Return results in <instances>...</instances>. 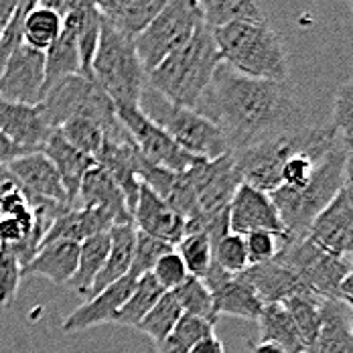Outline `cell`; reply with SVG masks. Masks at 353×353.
<instances>
[{
	"label": "cell",
	"mask_w": 353,
	"mask_h": 353,
	"mask_svg": "<svg viewBox=\"0 0 353 353\" xmlns=\"http://www.w3.org/2000/svg\"><path fill=\"white\" fill-rule=\"evenodd\" d=\"M221 130L230 150H242L301 126V108L286 81L248 77L219 63L193 108Z\"/></svg>",
	"instance_id": "cell-1"
},
{
	"label": "cell",
	"mask_w": 353,
	"mask_h": 353,
	"mask_svg": "<svg viewBox=\"0 0 353 353\" xmlns=\"http://www.w3.org/2000/svg\"><path fill=\"white\" fill-rule=\"evenodd\" d=\"M219 63L221 55L212 29L201 25L181 49L165 57L154 70L148 71L146 83L173 104L195 108L212 83L213 73Z\"/></svg>",
	"instance_id": "cell-2"
},
{
	"label": "cell",
	"mask_w": 353,
	"mask_h": 353,
	"mask_svg": "<svg viewBox=\"0 0 353 353\" xmlns=\"http://www.w3.org/2000/svg\"><path fill=\"white\" fill-rule=\"evenodd\" d=\"M221 63L256 79H288V57L281 37L266 21H234L212 29Z\"/></svg>",
	"instance_id": "cell-3"
},
{
	"label": "cell",
	"mask_w": 353,
	"mask_h": 353,
	"mask_svg": "<svg viewBox=\"0 0 353 353\" xmlns=\"http://www.w3.org/2000/svg\"><path fill=\"white\" fill-rule=\"evenodd\" d=\"M92 77L116 108L139 106L148 73L137 53L134 37L102 19L98 47L92 59Z\"/></svg>",
	"instance_id": "cell-4"
},
{
	"label": "cell",
	"mask_w": 353,
	"mask_h": 353,
	"mask_svg": "<svg viewBox=\"0 0 353 353\" xmlns=\"http://www.w3.org/2000/svg\"><path fill=\"white\" fill-rule=\"evenodd\" d=\"M345 144L341 142L319 163L313 176L296 189L279 187L270 193L288 238L307 236L311 223L343 187Z\"/></svg>",
	"instance_id": "cell-5"
},
{
	"label": "cell",
	"mask_w": 353,
	"mask_h": 353,
	"mask_svg": "<svg viewBox=\"0 0 353 353\" xmlns=\"http://www.w3.org/2000/svg\"><path fill=\"white\" fill-rule=\"evenodd\" d=\"M41 112L51 128H59L68 120L85 118L104 126L110 139H126L128 132L116 116V106L100 88V83L83 73L68 75L53 83L43 100Z\"/></svg>",
	"instance_id": "cell-6"
},
{
	"label": "cell",
	"mask_w": 353,
	"mask_h": 353,
	"mask_svg": "<svg viewBox=\"0 0 353 353\" xmlns=\"http://www.w3.org/2000/svg\"><path fill=\"white\" fill-rule=\"evenodd\" d=\"M139 108L191 157L217 159L232 152L221 130L212 120H208L193 108L173 104L171 100L154 92L148 83L142 92Z\"/></svg>",
	"instance_id": "cell-7"
},
{
	"label": "cell",
	"mask_w": 353,
	"mask_h": 353,
	"mask_svg": "<svg viewBox=\"0 0 353 353\" xmlns=\"http://www.w3.org/2000/svg\"><path fill=\"white\" fill-rule=\"evenodd\" d=\"M201 25H205V19L199 0H169L134 39L137 53L146 73L181 49Z\"/></svg>",
	"instance_id": "cell-8"
},
{
	"label": "cell",
	"mask_w": 353,
	"mask_h": 353,
	"mask_svg": "<svg viewBox=\"0 0 353 353\" xmlns=\"http://www.w3.org/2000/svg\"><path fill=\"white\" fill-rule=\"evenodd\" d=\"M313 134L315 126H299L232 152L242 183H248L266 193L276 191L281 187V171L284 163L294 152L305 148Z\"/></svg>",
	"instance_id": "cell-9"
},
{
	"label": "cell",
	"mask_w": 353,
	"mask_h": 353,
	"mask_svg": "<svg viewBox=\"0 0 353 353\" xmlns=\"http://www.w3.org/2000/svg\"><path fill=\"white\" fill-rule=\"evenodd\" d=\"M276 258L319 299H339V284L352 270L347 258L333 256L307 236L286 240Z\"/></svg>",
	"instance_id": "cell-10"
},
{
	"label": "cell",
	"mask_w": 353,
	"mask_h": 353,
	"mask_svg": "<svg viewBox=\"0 0 353 353\" xmlns=\"http://www.w3.org/2000/svg\"><path fill=\"white\" fill-rule=\"evenodd\" d=\"M116 116L120 124L124 126V130L128 132V137L132 139L134 146L139 148V152L152 165L173 171V173H183L197 159V157H191L187 150H183L139 106L116 108Z\"/></svg>",
	"instance_id": "cell-11"
},
{
	"label": "cell",
	"mask_w": 353,
	"mask_h": 353,
	"mask_svg": "<svg viewBox=\"0 0 353 353\" xmlns=\"http://www.w3.org/2000/svg\"><path fill=\"white\" fill-rule=\"evenodd\" d=\"M199 212H219L230 208V201L242 185L240 171L232 152L217 159H195L187 169Z\"/></svg>",
	"instance_id": "cell-12"
},
{
	"label": "cell",
	"mask_w": 353,
	"mask_h": 353,
	"mask_svg": "<svg viewBox=\"0 0 353 353\" xmlns=\"http://www.w3.org/2000/svg\"><path fill=\"white\" fill-rule=\"evenodd\" d=\"M45 94V53L19 45L0 71V98L17 104H41Z\"/></svg>",
	"instance_id": "cell-13"
},
{
	"label": "cell",
	"mask_w": 353,
	"mask_h": 353,
	"mask_svg": "<svg viewBox=\"0 0 353 353\" xmlns=\"http://www.w3.org/2000/svg\"><path fill=\"white\" fill-rule=\"evenodd\" d=\"M203 284L213 296V309L219 315L256 321L262 313L264 303L252 288L242 274H230L223 268H219L215 262L208 268V272L201 276Z\"/></svg>",
	"instance_id": "cell-14"
},
{
	"label": "cell",
	"mask_w": 353,
	"mask_h": 353,
	"mask_svg": "<svg viewBox=\"0 0 353 353\" xmlns=\"http://www.w3.org/2000/svg\"><path fill=\"white\" fill-rule=\"evenodd\" d=\"M230 230L238 236H248L252 232H274L288 238L270 193L248 183L238 187L230 201Z\"/></svg>",
	"instance_id": "cell-15"
},
{
	"label": "cell",
	"mask_w": 353,
	"mask_h": 353,
	"mask_svg": "<svg viewBox=\"0 0 353 353\" xmlns=\"http://www.w3.org/2000/svg\"><path fill=\"white\" fill-rule=\"evenodd\" d=\"M307 238H311L317 246L331 252L339 258L353 256V205L343 191L335 195V199L319 213L311 223Z\"/></svg>",
	"instance_id": "cell-16"
},
{
	"label": "cell",
	"mask_w": 353,
	"mask_h": 353,
	"mask_svg": "<svg viewBox=\"0 0 353 353\" xmlns=\"http://www.w3.org/2000/svg\"><path fill=\"white\" fill-rule=\"evenodd\" d=\"M132 225L161 242L176 246L185 234V217L161 199L148 185L141 183L139 199L132 210Z\"/></svg>",
	"instance_id": "cell-17"
},
{
	"label": "cell",
	"mask_w": 353,
	"mask_h": 353,
	"mask_svg": "<svg viewBox=\"0 0 353 353\" xmlns=\"http://www.w3.org/2000/svg\"><path fill=\"white\" fill-rule=\"evenodd\" d=\"M137 281L139 279H134L132 274H126L124 279L116 281L114 284L106 286L104 290L90 296L83 305L73 309L65 317V321L61 323V331L63 333H79V331H85L92 327L112 323L114 315L120 311V307L126 303L128 294L132 292Z\"/></svg>",
	"instance_id": "cell-18"
},
{
	"label": "cell",
	"mask_w": 353,
	"mask_h": 353,
	"mask_svg": "<svg viewBox=\"0 0 353 353\" xmlns=\"http://www.w3.org/2000/svg\"><path fill=\"white\" fill-rule=\"evenodd\" d=\"M6 167L21 183V187L25 189L29 199H43V201H55V203L70 205V199H68L61 179L57 175L55 167L51 165V161L41 150L23 154V157L14 159L12 163H8Z\"/></svg>",
	"instance_id": "cell-19"
},
{
	"label": "cell",
	"mask_w": 353,
	"mask_h": 353,
	"mask_svg": "<svg viewBox=\"0 0 353 353\" xmlns=\"http://www.w3.org/2000/svg\"><path fill=\"white\" fill-rule=\"evenodd\" d=\"M75 208L102 210L114 219V223H132V212L122 189L118 187L114 176L98 163L83 176Z\"/></svg>",
	"instance_id": "cell-20"
},
{
	"label": "cell",
	"mask_w": 353,
	"mask_h": 353,
	"mask_svg": "<svg viewBox=\"0 0 353 353\" xmlns=\"http://www.w3.org/2000/svg\"><path fill=\"white\" fill-rule=\"evenodd\" d=\"M55 128L49 126L39 104H17L0 98V132L27 150H41Z\"/></svg>",
	"instance_id": "cell-21"
},
{
	"label": "cell",
	"mask_w": 353,
	"mask_h": 353,
	"mask_svg": "<svg viewBox=\"0 0 353 353\" xmlns=\"http://www.w3.org/2000/svg\"><path fill=\"white\" fill-rule=\"evenodd\" d=\"M242 276L252 284V288L264 305L284 303L299 294H311L305 288V284L299 281V276L279 258L264 264L248 266Z\"/></svg>",
	"instance_id": "cell-22"
},
{
	"label": "cell",
	"mask_w": 353,
	"mask_h": 353,
	"mask_svg": "<svg viewBox=\"0 0 353 353\" xmlns=\"http://www.w3.org/2000/svg\"><path fill=\"white\" fill-rule=\"evenodd\" d=\"M41 152L51 161V165L55 167L57 175L63 183V189L68 193L71 208H75L77 201V193L81 187V181L85 173L96 165V161L83 152H79L75 146H71L70 142L65 141V137L59 132V128H55L49 139L45 141Z\"/></svg>",
	"instance_id": "cell-23"
},
{
	"label": "cell",
	"mask_w": 353,
	"mask_h": 353,
	"mask_svg": "<svg viewBox=\"0 0 353 353\" xmlns=\"http://www.w3.org/2000/svg\"><path fill=\"white\" fill-rule=\"evenodd\" d=\"M319 333L311 353H353V313L339 299H321Z\"/></svg>",
	"instance_id": "cell-24"
},
{
	"label": "cell",
	"mask_w": 353,
	"mask_h": 353,
	"mask_svg": "<svg viewBox=\"0 0 353 353\" xmlns=\"http://www.w3.org/2000/svg\"><path fill=\"white\" fill-rule=\"evenodd\" d=\"M114 219L102 210L94 208H71L63 215H59L47 230L43 246L53 242H75L81 244L83 240L106 234L114 228ZM41 246V248H43Z\"/></svg>",
	"instance_id": "cell-25"
},
{
	"label": "cell",
	"mask_w": 353,
	"mask_h": 353,
	"mask_svg": "<svg viewBox=\"0 0 353 353\" xmlns=\"http://www.w3.org/2000/svg\"><path fill=\"white\" fill-rule=\"evenodd\" d=\"M77 256H79V244L75 242H53L45 244L21 268L23 281L29 279H47L49 283L68 284L77 268Z\"/></svg>",
	"instance_id": "cell-26"
},
{
	"label": "cell",
	"mask_w": 353,
	"mask_h": 353,
	"mask_svg": "<svg viewBox=\"0 0 353 353\" xmlns=\"http://www.w3.org/2000/svg\"><path fill=\"white\" fill-rule=\"evenodd\" d=\"M102 17L94 6V0H65L63 27L77 39L81 55V73L92 77V59L98 47Z\"/></svg>",
	"instance_id": "cell-27"
},
{
	"label": "cell",
	"mask_w": 353,
	"mask_h": 353,
	"mask_svg": "<svg viewBox=\"0 0 353 353\" xmlns=\"http://www.w3.org/2000/svg\"><path fill=\"white\" fill-rule=\"evenodd\" d=\"M134 244H137V228L132 223H116L110 230V252L106 262L92 286L90 296L104 290L106 286L130 274L132 258H134ZM88 296V299H90Z\"/></svg>",
	"instance_id": "cell-28"
},
{
	"label": "cell",
	"mask_w": 353,
	"mask_h": 353,
	"mask_svg": "<svg viewBox=\"0 0 353 353\" xmlns=\"http://www.w3.org/2000/svg\"><path fill=\"white\" fill-rule=\"evenodd\" d=\"M256 323H258L260 341L274 343V345L283 347L286 353H307L301 337H299V331L292 323V317L288 315L283 303L264 305Z\"/></svg>",
	"instance_id": "cell-29"
},
{
	"label": "cell",
	"mask_w": 353,
	"mask_h": 353,
	"mask_svg": "<svg viewBox=\"0 0 353 353\" xmlns=\"http://www.w3.org/2000/svg\"><path fill=\"white\" fill-rule=\"evenodd\" d=\"M110 252V232L92 236L79 244V256H77V268L75 274L68 283L71 290H75L81 296H90L92 286L96 283L104 262Z\"/></svg>",
	"instance_id": "cell-30"
},
{
	"label": "cell",
	"mask_w": 353,
	"mask_h": 353,
	"mask_svg": "<svg viewBox=\"0 0 353 353\" xmlns=\"http://www.w3.org/2000/svg\"><path fill=\"white\" fill-rule=\"evenodd\" d=\"M77 73H81L79 45L75 35L63 27L55 43L45 51V92L59 79Z\"/></svg>",
	"instance_id": "cell-31"
},
{
	"label": "cell",
	"mask_w": 353,
	"mask_h": 353,
	"mask_svg": "<svg viewBox=\"0 0 353 353\" xmlns=\"http://www.w3.org/2000/svg\"><path fill=\"white\" fill-rule=\"evenodd\" d=\"M167 290L157 283V279L148 272V274H142L141 279L137 281L132 292L128 294L126 303L120 307V311L114 315L112 323L114 325H122V327H139L141 321L148 311L157 305V301L165 294Z\"/></svg>",
	"instance_id": "cell-32"
},
{
	"label": "cell",
	"mask_w": 353,
	"mask_h": 353,
	"mask_svg": "<svg viewBox=\"0 0 353 353\" xmlns=\"http://www.w3.org/2000/svg\"><path fill=\"white\" fill-rule=\"evenodd\" d=\"M210 29L234 21H266L258 0H199Z\"/></svg>",
	"instance_id": "cell-33"
},
{
	"label": "cell",
	"mask_w": 353,
	"mask_h": 353,
	"mask_svg": "<svg viewBox=\"0 0 353 353\" xmlns=\"http://www.w3.org/2000/svg\"><path fill=\"white\" fill-rule=\"evenodd\" d=\"M181 315H183V309H181L176 296L173 294V290H167L157 301V305L148 311V315L142 319L137 329L144 333L154 345H159L173 333Z\"/></svg>",
	"instance_id": "cell-34"
},
{
	"label": "cell",
	"mask_w": 353,
	"mask_h": 353,
	"mask_svg": "<svg viewBox=\"0 0 353 353\" xmlns=\"http://www.w3.org/2000/svg\"><path fill=\"white\" fill-rule=\"evenodd\" d=\"M61 29H63V17L53 8L37 4L25 21L23 43L45 53L55 43Z\"/></svg>",
	"instance_id": "cell-35"
},
{
	"label": "cell",
	"mask_w": 353,
	"mask_h": 353,
	"mask_svg": "<svg viewBox=\"0 0 353 353\" xmlns=\"http://www.w3.org/2000/svg\"><path fill=\"white\" fill-rule=\"evenodd\" d=\"M288 315L292 317V323L299 331V337L305 345L307 353L313 352L319 333V305L321 299L315 294H299L283 303Z\"/></svg>",
	"instance_id": "cell-36"
},
{
	"label": "cell",
	"mask_w": 353,
	"mask_h": 353,
	"mask_svg": "<svg viewBox=\"0 0 353 353\" xmlns=\"http://www.w3.org/2000/svg\"><path fill=\"white\" fill-rule=\"evenodd\" d=\"M59 132L65 137V141L70 142L71 146H75L79 152L92 157L94 161L102 152L104 144L110 139L104 126H100L94 120H85V118L68 120L65 124L59 126Z\"/></svg>",
	"instance_id": "cell-37"
},
{
	"label": "cell",
	"mask_w": 353,
	"mask_h": 353,
	"mask_svg": "<svg viewBox=\"0 0 353 353\" xmlns=\"http://www.w3.org/2000/svg\"><path fill=\"white\" fill-rule=\"evenodd\" d=\"M181 309L185 315H195V317L205 319L213 325H217V313L213 309V296L203 284L201 279L197 276H187V281L176 286L173 290Z\"/></svg>",
	"instance_id": "cell-38"
},
{
	"label": "cell",
	"mask_w": 353,
	"mask_h": 353,
	"mask_svg": "<svg viewBox=\"0 0 353 353\" xmlns=\"http://www.w3.org/2000/svg\"><path fill=\"white\" fill-rule=\"evenodd\" d=\"M176 254L187 266L189 276L201 279L213 262V246L203 234H185L175 246Z\"/></svg>",
	"instance_id": "cell-39"
},
{
	"label": "cell",
	"mask_w": 353,
	"mask_h": 353,
	"mask_svg": "<svg viewBox=\"0 0 353 353\" xmlns=\"http://www.w3.org/2000/svg\"><path fill=\"white\" fill-rule=\"evenodd\" d=\"M213 262L230 274H242L250 266L244 236L228 234L213 246Z\"/></svg>",
	"instance_id": "cell-40"
},
{
	"label": "cell",
	"mask_w": 353,
	"mask_h": 353,
	"mask_svg": "<svg viewBox=\"0 0 353 353\" xmlns=\"http://www.w3.org/2000/svg\"><path fill=\"white\" fill-rule=\"evenodd\" d=\"M167 2L169 0H130L122 19L114 27H118L122 33L137 39V35H141Z\"/></svg>",
	"instance_id": "cell-41"
},
{
	"label": "cell",
	"mask_w": 353,
	"mask_h": 353,
	"mask_svg": "<svg viewBox=\"0 0 353 353\" xmlns=\"http://www.w3.org/2000/svg\"><path fill=\"white\" fill-rule=\"evenodd\" d=\"M39 4V0H19V6L10 19V23L6 25L4 33L0 37V71L4 70L8 57L12 55V51L23 45V33H25V21L29 17V12Z\"/></svg>",
	"instance_id": "cell-42"
},
{
	"label": "cell",
	"mask_w": 353,
	"mask_h": 353,
	"mask_svg": "<svg viewBox=\"0 0 353 353\" xmlns=\"http://www.w3.org/2000/svg\"><path fill=\"white\" fill-rule=\"evenodd\" d=\"M175 246L167 244V242H161L152 236H146L137 230V244H134V258H132V268H130V274L134 279H141L142 274H148L154 266V262L171 252Z\"/></svg>",
	"instance_id": "cell-43"
},
{
	"label": "cell",
	"mask_w": 353,
	"mask_h": 353,
	"mask_svg": "<svg viewBox=\"0 0 353 353\" xmlns=\"http://www.w3.org/2000/svg\"><path fill=\"white\" fill-rule=\"evenodd\" d=\"M329 124L337 130L341 139L353 141V77L337 88Z\"/></svg>",
	"instance_id": "cell-44"
},
{
	"label": "cell",
	"mask_w": 353,
	"mask_h": 353,
	"mask_svg": "<svg viewBox=\"0 0 353 353\" xmlns=\"http://www.w3.org/2000/svg\"><path fill=\"white\" fill-rule=\"evenodd\" d=\"M244 240H246L248 262L250 266H254V264H264V262L274 260L284 242L290 238L274 234V232H252L244 236Z\"/></svg>",
	"instance_id": "cell-45"
},
{
	"label": "cell",
	"mask_w": 353,
	"mask_h": 353,
	"mask_svg": "<svg viewBox=\"0 0 353 353\" xmlns=\"http://www.w3.org/2000/svg\"><path fill=\"white\" fill-rule=\"evenodd\" d=\"M21 264L8 248H0V307H10L23 283Z\"/></svg>",
	"instance_id": "cell-46"
},
{
	"label": "cell",
	"mask_w": 353,
	"mask_h": 353,
	"mask_svg": "<svg viewBox=\"0 0 353 353\" xmlns=\"http://www.w3.org/2000/svg\"><path fill=\"white\" fill-rule=\"evenodd\" d=\"M150 274L157 279V283L161 284L165 290H175L176 286H181V284L187 281V276H189L187 266H185V262L181 260V256L176 254L175 248H173L171 252L163 254V256L154 262Z\"/></svg>",
	"instance_id": "cell-47"
},
{
	"label": "cell",
	"mask_w": 353,
	"mask_h": 353,
	"mask_svg": "<svg viewBox=\"0 0 353 353\" xmlns=\"http://www.w3.org/2000/svg\"><path fill=\"white\" fill-rule=\"evenodd\" d=\"M215 333V325L205 321L201 317H195V315H181L179 323L173 329V337H175L179 343H183L185 347H193L199 339L208 337V335H213Z\"/></svg>",
	"instance_id": "cell-48"
},
{
	"label": "cell",
	"mask_w": 353,
	"mask_h": 353,
	"mask_svg": "<svg viewBox=\"0 0 353 353\" xmlns=\"http://www.w3.org/2000/svg\"><path fill=\"white\" fill-rule=\"evenodd\" d=\"M128 4H130V0H94V6L100 12V17L112 25H116L122 19Z\"/></svg>",
	"instance_id": "cell-49"
},
{
	"label": "cell",
	"mask_w": 353,
	"mask_h": 353,
	"mask_svg": "<svg viewBox=\"0 0 353 353\" xmlns=\"http://www.w3.org/2000/svg\"><path fill=\"white\" fill-rule=\"evenodd\" d=\"M29 152H33V150H27V148L14 144L8 137H4V134L0 132V167H6V165L12 163L14 159H19V157H23V154H29Z\"/></svg>",
	"instance_id": "cell-50"
},
{
	"label": "cell",
	"mask_w": 353,
	"mask_h": 353,
	"mask_svg": "<svg viewBox=\"0 0 353 353\" xmlns=\"http://www.w3.org/2000/svg\"><path fill=\"white\" fill-rule=\"evenodd\" d=\"M345 165H343V187L341 191L345 193V197L352 201L353 205V141H345Z\"/></svg>",
	"instance_id": "cell-51"
},
{
	"label": "cell",
	"mask_w": 353,
	"mask_h": 353,
	"mask_svg": "<svg viewBox=\"0 0 353 353\" xmlns=\"http://www.w3.org/2000/svg\"><path fill=\"white\" fill-rule=\"evenodd\" d=\"M189 353H223V343L219 341V337L213 333V335H208L203 339H199Z\"/></svg>",
	"instance_id": "cell-52"
},
{
	"label": "cell",
	"mask_w": 353,
	"mask_h": 353,
	"mask_svg": "<svg viewBox=\"0 0 353 353\" xmlns=\"http://www.w3.org/2000/svg\"><path fill=\"white\" fill-rule=\"evenodd\" d=\"M339 301L345 303L353 313V268L345 274V279L339 284Z\"/></svg>",
	"instance_id": "cell-53"
},
{
	"label": "cell",
	"mask_w": 353,
	"mask_h": 353,
	"mask_svg": "<svg viewBox=\"0 0 353 353\" xmlns=\"http://www.w3.org/2000/svg\"><path fill=\"white\" fill-rule=\"evenodd\" d=\"M17 6H19V0H0V37L4 33L6 25L10 23Z\"/></svg>",
	"instance_id": "cell-54"
},
{
	"label": "cell",
	"mask_w": 353,
	"mask_h": 353,
	"mask_svg": "<svg viewBox=\"0 0 353 353\" xmlns=\"http://www.w3.org/2000/svg\"><path fill=\"white\" fill-rule=\"evenodd\" d=\"M21 183L14 179V175L8 171V167H0V199L14 187H19Z\"/></svg>",
	"instance_id": "cell-55"
},
{
	"label": "cell",
	"mask_w": 353,
	"mask_h": 353,
	"mask_svg": "<svg viewBox=\"0 0 353 353\" xmlns=\"http://www.w3.org/2000/svg\"><path fill=\"white\" fill-rule=\"evenodd\" d=\"M159 353H189V347H185L183 343H179L173 335H169L165 341H161L159 345H154Z\"/></svg>",
	"instance_id": "cell-56"
},
{
	"label": "cell",
	"mask_w": 353,
	"mask_h": 353,
	"mask_svg": "<svg viewBox=\"0 0 353 353\" xmlns=\"http://www.w3.org/2000/svg\"><path fill=\"white\" fill-rule=\"evenodd\" d=\"M250 353H286V352H284L283 347L274 345V343H264V341H258V343H254V345H252Z\"/></svg>",
	"instance_id": "cell-57"
},
{
	"label": "cell",
	"mask_w": 353,
	"mask_h": 353,
	"mask_svg": "<svg viewBox=\"0 0 353 353\" xmlns=\"http://www.w3.org/2000/svg\"><path fill=\"white\" fill-rule=\"evenodd\" d=\"M39 6H47V8H53L57 10L61 17H63V8H65V0H39Z\"/></svg>",
	"instance_id": "cell-58"
},
{
	"label": "cell",
	"mask_w": 353,
	"mask_h": 353,
	"mask_svg": "<svg viewBox=\"0 0 353 353\" xmlns=\"http://www.w3.org/2000/svg\"><path fill=\"white\" fill-rule=\"evenodd\" d=\"M350 264H352V268H353V256H352V258H350Z\"/></svg>",
	"instance_id": "cell-59"
},
{
	"label": "cell",
	"mask_w": 353,
	"mask_h": 353,
	"mask_svg": "<svg viewBox=\"0 0 353 353\" xmlns=\"http://www.w3.org/2000/svg\"><path fill=\"white\" fill-rule=\"evenodd\" d=\"M350 2H352V8H353V0H350Z\"/></svg>",
	"instance_id": "cell-60"
},
{
	"label": "cell",
	"mask_w": 353,
	"mask_h": 353,
	"mask_svg": "<svg viewBox=\"0 0 353 353\" xmlns=\"http://www.w3.org/2000/svg\"><path fill=\"white\" fill-rule=\"evenodd\" d=\"M0 248H2V246H0Z\"/></svg>",
	"instance_id": "cell-61"
}]
</instances>
